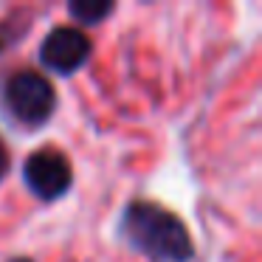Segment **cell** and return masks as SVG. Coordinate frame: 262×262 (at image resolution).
I'll list each match as a JSON object with an SVG mask.
<instances>
[{
  "mask_svg": "<svg viewBox=\"0 0 262 262\" xmlns=\"http://www.w3.org/2000/svg\"><path fill=\"white\" fill-rule=\"evenodd\" d=\"M3 102L17 121L37 127L51 119L54 107H57V93L42 74L20 71V74L9 76L6 88H3Z\"/></svg>",
  "mask_w": 262,
  "mask_h": 262,
  "instance_id": "2",
  "label": "cell"
},
{
  "mask_svg": "<svg viewBox=\"0 0 262 262\" xmlns=\"http://www.w3.org/2000/svg\"><path fill=\"white\" fill-rule=\"evenodd\" d=\"M121 234L152 262H189L194 254L192 237L178 214L149 200H136L121 217Z\"/></svg>",
  "mask_w": 262,
  "mask_h": 262,
  "instance_id": "1",
  "label": "cell"
},
{
  "mask_svg": "<svg viewBox=\"0 0 262 262\" xmlns=\"http://www.w3.org/2000/svg\"><path fill=\"white\" fill-rule=\"evenodd\" d=\"M88 57H91V40L79 29H71V26L54 29L42 40V48H40V62L46 68L57 71V74L79 71L88 62Z\"/></svg>",
  "mask_w": 262,
  "mask_h": 262,
  "instance_id": "4",
  "label": "cell"
},
{
  "mask_svg": "<svg viewBox=\"0 0 262 262\" xmlns=\"http://www.w3.org/2000/svg\"><path fill=\"white\" fill-rule=\"evenodd\" d=\"M23 178H26V186L40 200H57L71 189L74 172H71V164L62 152L40 149V152H31L26 158Z\"/></svg>",
  "mask_w": 262,
  "mask_h": 262,
  "instance_id": "3",
  "label": "cell"
},
{
  "mask_svg": "<svg viewBox=\"0 0 262 262\" xmlns=\"http://www.w3.org/2000/svg\"><path fill=\"white\" fill-rule=\"evenodd\" d=\"M71 17L76 23H85V26H96L113 12V3H104V0H74L68 6Z\"/></svg>",
  "mask_w": 262,
  "mask_h": 262,
  "instance_id": "5",
  "label": "cell"
},
{
  "mask_svg": "<svg viewBox=\"0 0 262 262\" xmlns=\"http://www.w3.org/2000/svg\"><path fill=\"white\" fill-rule=\"evenodd\" d=\"M9 169V155H6V147H3V141H0V178L6 175Z\"/></svg>",
  "mask_w": 262,
  "mask_h": 262,
  "instance_id": "6",
  "label": "cell"
}]
</instances>
